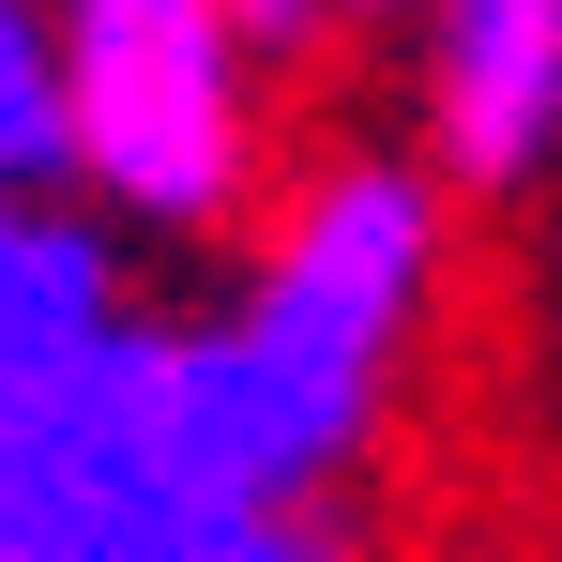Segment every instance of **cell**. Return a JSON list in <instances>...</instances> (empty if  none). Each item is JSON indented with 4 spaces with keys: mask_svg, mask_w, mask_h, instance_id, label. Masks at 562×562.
<instances>
[{
    "mask_svg": "<svg viewBox=\"0 0 562 562\" xmlns=\"http://www.w3.org/2000/svg\"><path fill=\"white\" fill-rule=\"evenodd\" d=\"M168 411H153V319H122L77 380L0 411V562H106L137 517H168Z\"/></svg>",
    "mask_w": 562,
    "mask_h": 562,
    "instance_id": "obj_3",
    "label": "cell"
},
{
    "mask_svg": "<svg viewBox=\"0 0 562 562\" xmlns=\"http://www.w3.org/2000/svg\"><path fill=\"white\" fill-rule=\"evenodd\" d=\"M411 137L457 198H532L562 168V0H426Z\"/></svg>",
    "mask_w": 562,
    "mask_h": 562,
    "instance_id": "obj_4",
    "label": "cell"
},
{
    "mask_svg": "<svg viewBox=\"0 0 562 562\" xmlns=\"http://www.w3.org/2000/svg\"><path fill=\"white\" fill-rule=\"evenodd\" d=\"M457 274V183L426 153H319L244 244L228 304L153 319V411L183 502H335Z\"/></svg>",
    "mask_w": 562,
    "mask_h": 562,
    "instance_id": "obj_1",
    "label": "cell"
},
{
    "mask_svg": "<svg viewBox=\"0 0 562 562\" xmlns=\"http://www.w3.org/2000/svg\"><path fill=\"white\" fill-rule=\"evenodd\" d=\"M366 15H426V0H335V31H366Z\"/></svg>",
    "mask_w": 562,
    "mask_h": 562,
    "instance_id": "obj_9",
    "label": "cell"
},
{
    "mask_svg": "<svg viewBox=\"0 0 562 562\" xmlns=\"http://www.w3.org/2000/svg\"><path fill=\"white\" fill-rule=\"evenodd\" d=\"M61 31V198L106 244H259L274 228V46L244 0H46Z\"/></svg>",
    "mask_w": 562,
    "mask_h": 562,
    "instance_id": "obj_2",
    "label": "cell"
},
{
    "mask_svg": "<svg viewBox=\"0 0 562 562\" xmlns=\"http://www.w3.org/2000/svg\"><path fill=\"white\" fill-rule=\"evenodd\" d=\"M244 31L289 61V46H319V31H335V0H244Z\"/></svg>",
    "mask_w": 562,
    "mask_h": 562,
    "instance_id": "obj_8",
    "label": "cell"
},
{
    "mask_svg": "<svg viewBox=\"0 0 562 562\" xmlns=\"http://www.w3.org/2000/svg\"><path fill=\"white\" fill-rule=\"evenodd\" d=\"M106 562H366L319 502H168V517H137Z\"/></svg>",
    "mask_w": 562,
    "mask_h": 562,
    "instance_id": "obj_6",
    "label": "cell"
},
{
    "mask_svg": "<svg viewBox=\"0 0 562 562\" xmlns=\"http://www.w3.org/2000/svg\"><path fill=\"white\" fill-rule=\"evenodd\" d=\"M0 198H61V31H46V0H0Z\"/></svg>",
    "mask_w": 562,
    "mask_h": 562,
    "instance_id": "obj_7",
    "label": "cell"
},
{
    "mask_svg": "<svg viewBox=\"0 0 562 562\" xmlns=\"http://www.w3.org/2000/svg\"><path fill=\"white\" fill-rule=\"evenodd\" d=\"M122 319H137L122 244L77 198H0V411H31L46 380H77Z\"/></svg>",
    "mask_w": 562,
    "mask_h": 562,
    "instance_id": "obj_5",
    "label": "cell"
}]
</instances>
